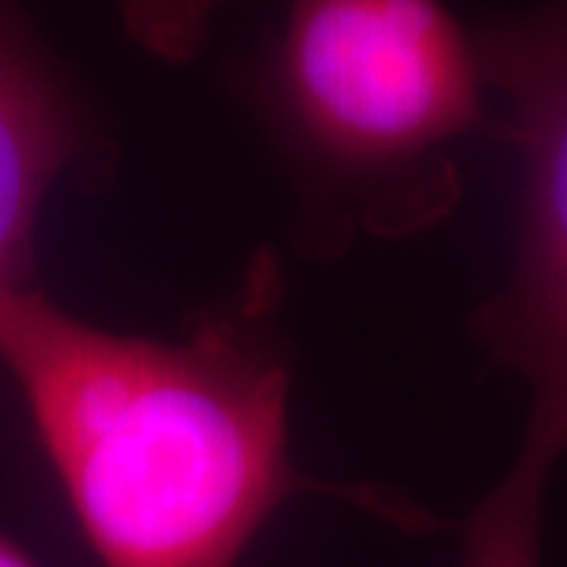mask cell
I'll return each mask as SVG.
<instances>
[{"label":"cell","instance_id":"1","mask_svg":"<svg viewBox=\"0 0 567 567\" xmlns=\"http://www.w3.org/2000/svg\"><path fill=\"white\" fill-rule=\"evenodd\" d=\"M183 341L114 334L39 290L0 303V363L102 567H237L271 511L334 495L404 533L439 520L385 488L331 486L290 461V369L265 334L275 271Z\"/></svg>","mask_w":567,"mask_h":567},{"label":"cell","instance_id":"6","mask_svg":"<svg viewBox=\"0 0 567 567\" xmlns=\"http://www.w3.org/2000/svg\"><path fill=\"white\" fill-rule=\"evenodd\" d=\"M480 324L492 353L529 375L536 398L551 401L567 413V297L527 316H480Z\"/></svg>","mask_w":567,"mask_h":567},{"label":"cell","instance_id":"2","mask_svg":"<svg viewBox=\"0 0 567 567\" xmlns=\"http://www.w3.org/2000/svg\"><path fill=\"white\" fill-rule=\"evenodd\" d=\"M476 44L429 0H306L287 17L275 89L287 133L331 181L413 183L486 123Z\"/></svg>","mask_w":567,"mask_h":567},{"label":"cell","instance_id":"3","mask_svg":"<svg viewBox=\"0 0 567 567\" xmlns=\"http://www.w3.org/2000/svg\"><path fill=\"white\" fill-rule=\"evenodd\" d=\"M473 44L483 82L507 99V140L520 158L514 281L480 312L511 319L567 297V7L502 17Z\"/></svg>","mask_w":567,"mask_h":567},{"label":"cell","instance_id":"7","mask_svg":"<svg viewBox=\"0 0 567 567\" xmlns=\"http://www.w3.org/2000/svg\"><path fill=\"white\" fill-rule=\"evenodd\" d=\"M0 567H39L13 539L0 533Z\"/></svg>","mask_w":567,"mask_h":567},{"label":"cell","instance_id":"4","mask_svg":"<svg viewBox=\"0 0 567 567\" xmlns=\"http://www.w3.org/2000/svg\"><path fill=\"white\" fill-rule=\"evenodd\" d=\"M85 136L51 63L0 13V303L32 290L41 203L80 158Z\"/></svg>","mask_w":567,"mask_h":567},{"label":"cell","instance_id":"5","mask_svg":"<svg viewBox=\"0 0 567 567\" xmlns=\"http://www.w3.org/2000/svg\"><path fill=\"white\" fill-rule=\"evenodd\" d=\"M567 451V413L536 398L517 461L464 527L461 567H543L548 480Z\"/></svg>","mask_w":567,"mask_h":567}]
</instances>
